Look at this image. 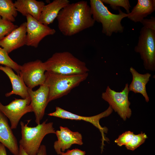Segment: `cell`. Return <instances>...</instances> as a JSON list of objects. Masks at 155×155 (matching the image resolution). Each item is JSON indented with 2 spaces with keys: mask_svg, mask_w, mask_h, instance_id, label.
Masks as SVG:
<instances>
[{
  "mask_svg": "<svg viewBox=\"0 0 155 155\" xmlns=\"http://www.w3.org/2000/svg\"><path fill=\"white\" fill-rule=\"evenodd\" d=\"M44 84L49 89L48 102L67 95L85 80L88 73L80 74L63 75L46 71Z\"/></svg>",
  "mask_w": 155,
  "mask_h": 155,
  "instance_id": "4",
  "label": "cell"
},
{
  "mask_svg": "<svg viewBox=\"0 0 155 155\" xmlns=\"http://www.w3.org/2000/svg\"><path fill=\"white\" fill-rule=\"evenodd\" d=\"M12 129L7 118L0 111V143L13 155H18L19 147Z\"/></svg>",
  "mask_w": 155,
  "mask_h": 155,
  "instance_id": "15",
  "label": "cell"
},
{
  "mask_svg": "<svg viewBox=\"0 0 155 155\" xmlns=\"http://www.w3.org/2000/svg\"><path fill=\"white\" fill-rule=\"evenodd\" d=\"M59 128V130L55 131L57 140L54 142L53 146L57 154L64 152L73 144L83 145L82 137L80 133L73 131L67 127L61 126Z\"/></svg>",
  "mask_w": 155,
  "mask_h": 155,
  "instance_id": "13",
  "label": "cell"
},
{
  "mask_svg": "<svg viewBox=\"0 0 155 155\" xmlns=\"http://www.w3.org/2000/svg\"><path fill=\"white\" fill-rule=\"evenodd\" d=\"M70 3L68 0H54L42 9L38 21L46 25L52 23L61 10Z\"/></svg>",
  "mask_w": 155,
  "mask_h": 155,
  "instance_id": "17",
  "label": "cell"
},
{
  "mask_svg": "<svg viewBox=\"0 0 155 155\" xmlns=\"http://www.w3.org/2000/svg\"><path fill=\"white\" fill-rule=\"evenodd\" d=\"M30 102V97L25 99L15 98L6 105H3L0 101V111L9 119L12 129L17 128L23 116L33 112Z\"/></svg>",
  "mask_w": 155,
  "mask_h": 155,
  "instance_id": "8",
  "label": "cell"
},
{
  "mask_svg": "<svg viewBox=\"0 0 155 155\" xmlns=\"http://www.w3.org/2000/svg\"><path fill=\"white\" fill-rule=\"evenodd\" d=\"M127 83L121 91L117 92L108 86L105 91L102 94V98L108 102L113 110L124 120L130 118L132 114L129 107L131 103L128 99L130 92Z\"/></svg>",
  "mask_w": 155,
  "mask_h": 155,
  "instance_id": "7",
  "label": "cell"
},
{
  "mask_svg": "<svg viewBox=\"0 0 155 155\" xmlns=\"http://www.w3.org/2000/svg\"><path fill=\"white\" fill-rule=\"evenodd\" d=\"M26 22H25L0 40V46L8 54L26 45Z\"/></svg>",
  "mask_w": 155,
  "mask_h": 155,
  "instance_id": "14",
  "label": "cell"
},
{
  "mask_svg": "<svg viewBox=\"0 0 155 155\" xmlns=\"http://www.w3.org/2000/svg\"><path fill=\"white\" fill-rule=\"evenodd\" d=\"M104 3L108 4L110 7L114 10H117L119 7H122L126 10L127 13L130 12L131 7L128 0H101Z\"/></svg>",
  "mask_w": 155,
  "mask_h": 155,
  "instance_id": "25",
  "label": "cell"
},
{
  "mask_svg": "<svg viewBox=\"0 0 155 155\" xmlns=\"http://www.w3.org/2000/svg\"><path fill=\"white\" fill-rule=\"evenodd\" d=\"M58 28L64 36H71L92 27L95 21L87 1L69 3L59 11L57 18Z\"/></svg>",
  "mask_w": 155,
  "mask_h": 155,
  "instance_id": "1",
  "label": "cell"
},
{
  "mask_svg": "<svg viewBox=\"0 0 155 155\" xmlns=\"http://www.w3.org/2000/svg\"><path fill=\"white\" fill-rule=\"evenodd\" d=\"M144 28L155 31V17H150V19H143L140 22Z\"/></svg>",
  "mask_w": 155,
  "mask_h": 155,
  "instance_id": "27",
  "label": "cell"
},
{
  "mask_svg": "<svg viewBox=\"0 0 155 155\" xmlns=\"http://www.w3.org/2000/svg\"><path fill=\"white\" fill-rule=\"evenodd\" d=\"M30 120H28L26 124L20 122L21 138L19 143L28 155H37L45 136L49 134H55L56 131L53 122L46 123L47 119L33 127L28 126Z\"/></svg>",
  "mask_w": 155,
  "mask_h": 155,
  "instance_id": "5",
  "label": "cell"
},
{
  "mask_svg": "<svg viewBox=\"0 0 155 155\" xmlns=\"http://www.w3.org/2000/svg\"><path fill=\"white\" fill-rule=\"evenodd\" d=\"M26 45L38 47L41 41L46 36L54 34L56 30L40 23L29 15L26 16Z\"/></svg>",
  "mask_w": 155,
  "mask_h": 155,
  "instance_id": "11",
  "label": "cell"
},
{
  "mask_svg": "<svg viewBox=\"0 0 155 155\" xmlns=\"http://www.w3.org/2000/svg\"><path fill=\"white\" fill-rule=\"evenodd\" d=\"M46 148L45 145H41L40 146L37 155H46ZM18 155H29L24 150L20 145L19 146V153Z\"/></svg>",
  "mask_w": 155,
  "mask_h": 155,
  "instance_id": "28",
  "label": "cell"
},
{
  "mask_svg": "<svg viewBox=\"0 0 155 155\" xmlns=\"http://www.w3.org/2000/svg\"></svg>",
  "mask_w": 155,
  "mask_h": 155,
  "instance_id": "31",
  "label": "cell"
},
{
  "mask_svg": "<svg viewBox=\"0 0 155 155\" xmlns=\"http://www.w3.org/2000/svg\"><path fill=\"white\" fill-rule=\"evenodd\" d=\"M18 27L13 22L4 20L0 17V40Z\"/></svg>",
  "mask_w": 155,
  "mask_h": 155,
  "instance_id": "24",
  "label": "cell"
},
{
  "mask_svg": "<svg viewBox=\"0 0 155 155\" xmlns=\"http://www.w3.org/2000/svg\"><path fill=\"white\" fill-rule=\"evenodd\" d=\"M0 70L4 72L8 76L12 86V90L6 93V97H9L14 94L20 96L23 99L30 97L28 92L29 88L26 85L20 75L16 74L12 69L6 66H0Z\"/></svg>",
  "mask_w": 155,
  "mask_h": 155,
  "instance_id": "16",
  "label": "cell"
},
{
  "mask_svg": "<svg viewBox=\"0 0 155 155\" xmlns=\"http://www.w3.org/2000/svg\"><path fill=\"white\" fill-rule=\"evenodd\" d=\"M129 71L132 75V80L129 87L130 91L135 93H140L144 97L146 102L149 101V98L147 93L146 85L150 80L151 75L149 73L141 74L131 67Z\"/></svg>",
  "mask_w": 155,
  "mask_h": 155,
  "instance_id": "19",
  "label": "cell"
},
{
  "mask_svg": "<svg viewBox=\"0 0 155 155\" xmlns=\"http://www.w3.org/2000/svg\"><path fill=\"white\" fill-rule=\"evenodd\" d=\"M155 10V0H138L131 12L127 14V17L135 22H141Z\"/></svg>",
  "mask_w": 155,
  "mask_h": 155,
  "instance_id": "18",
  "label": "cell"
},
{
  "mask_svg": "<svg viewBox=\"0 0 155 155\" xmlns=\"http://www.w3.org/2000/svg\"><path fill=\"white\" fill-rule=\"evenodd\" d=\"M134 135L133 132L130 131H126L119 135L115 142L119 146H125L130 142Z\"/></svg>",
  "mask_w": 155,
  "mask_h": 155,
  "instance_id": "26",
  "label": "cell"
},
{
  "mask_svg": "<svg viewBox=\"0 0 155 155\" xmlns=\"http://www.w3.org/2000/svg\"><path fill=\"white\" fill-rule=\"evenodd\" d=\"M90 6L93 18L95 21L101 23L102 26V33L108 36L113 33H122L124 27L121 21L127 16L128 14L118 9V14L111 12L101 0H90Z\"/></svg>",
  "mask_w": 155,
  "mask_h": 155,
  "instance_id": "3",
  "label": "cell"
},
{
  "mask_svg": "<svg viewBox=\"0 0 155 155\" xmlns=\"http://www.w3.org/2000/svg\"><path fill=\"white\" fill-rule=\"evenodd\" d=\"M85 151L75 148L68 150L66 152H63L59 155H85Z\"/></svg>",
  "mask_w": 155,
  "mask_h": 155,
  "instance_id": "29",
  "label": "cell"
},
{
  "mask_svg": "<svg viewBox=\"0 0 155 155\" xmlns=\"http://www.w3.org/2000/svg\"><path fill=\"white\" fill-rule=\"evenodd\" d=\"M43 62L40 60L25 63L21 65L20 76L30 89L44 84L45 81Z\"/></svg>",
  "mask_w": 155,
  "mask_h": 155,
  "instance_id": "9",
  "label": "cell"
},
{
  "mask_svg": "<svg viewBox=\"0 0 155 155\" xmlns=\"http://www.w3.org/2000/svg\"><path fill=\"white\" fill-rule=\"evenodd\" d=\"M147 138V136L145 133L134 135L131 140L125 147L128 150H134L144 143Z\"/></svg>",
  "mask_w": 155,
  "mask_h": 155,
  "instance_id": "23",
  "label": "cell"
},
{
  "mask_svg": "<svg viewBox=\"0 0 155 155\" xmlns=\"http://www.w3.org/2000/svg\"><path fill=\"white\" fill-rule=\"evenodd\" d=\"M5 147L0 143V155H7Z\"/></svg>",
  "mask_w": 155,
  "mask_h": 155,
  "instance_id": "30",
  "label": "cell"
},
{
  "mask_svg": "<svg viewBox=\"0 0 155 155\" xmlns=\"http://www.w3.org/2000/svg\"><path fill=\"white\" fill-rule=\"evenodd\" d=\"M18 15L14 3L11 0H0V16L5 20L13 22Z\"/></svg>",
  "mask_w": 155,
  "mask_h": 155,
  "instance_id": "21",
  "label": "cell"
},
{
  "mask_svg": "<svg viewBox=\"0 0 155 155\" xmlns=\"http://www.w3.org/2000/svg\"><path fill=\"white\" fill-rule=\"evenodd\" d=\"M134 51L139 53L145 69L155 70V31L143 27Z\"/></svg>",
  "mask_w": 155,
  "mask_h": 155,
  "instance_id": "6",
  "label": "cell"
},
{
  "mask_svg": "<svg viewBox=\"0 0 155 155\" xmlns=\"http://www.w3.org/2000/svg\"><path fill=\"white\" fill-rule=\"evenodd\" d=\"M0 64L9 67L15 71L20 75L21 65L13 60L8 55V53L0 47Z\"/></svg>",
  "mask_w": 155,
  "mask_h": 155,
  "instance_id": "22",
  "label": "cell"
},
{
  "mask_svg": "<svg viewBox=\"0 0 155 155\" xmlns=\"http://www.w3.org/2000/svg\"><path fill=\"white\" fill-rule=\"evenodd\" d=\"M14 4L17 11L23 16L29 15L38 20L45 5L43 1L36 0H17Z\"/></svg>",
  "mask_w": 155,
  "mask_h": 155,
  "instance_id": "20",
  "label": "cell"
},
{
  "mask_svg": "<svg viewBox=\"0 0 155 155\" xmlns=\"http://www.w3.org/2000/svg\"><path fill=\"white\" fill-rule=\"evenodd\" d=\"M113 111L112 108L109 106L106 110L99 114L92 116L85 117L72 113L59 107L57 106L55 111L49 113L48 115L64 119L83 120L91 123L97 128L101 133L102 137L101 149L102 150L104 142L107 140L105 137L104 133L107 132L108 129L106 127H102L100 125L99 121L101 119L108 116L112 113Z\"/></svg>",
  "mask_w": 155,
  "mask_h": 155,
  "instance_id": "10",
  "label": "cell"
},
{
  "mask_svg": "<svg viewBox=\"0 0 155 155\" xmlns=\"http://www.w3.org/2000/svg\"><path fill=\"white\" fill-rule=\"evenodd\" d=\"M28 92L31 99L30 105L34 113L35 121L40 123L45 113L46 108L49 103V89L45 84L40 86L36 90L28 88Z\"/></svg>",
  "mask_w": 155,
  "mask_h": 155,
  "instance_id": "12",
  "label": "cell"
},
{
  "mask_svg": "<svg viewBox=\"0 0 155 155\" xmlns=\"http://www.w3.org/2000/svg\"><path fill=\"white\" fill-rule=\"evenodd\" d=\"M46 71L63 75H76L88 73L85 63L68 51L56 52L43 62Z\"/></svg>",
  "mask_w": 155,
  "mask_h": 155,
  "instance_id": "2",
  "label": "cell"
}]
</instances>
